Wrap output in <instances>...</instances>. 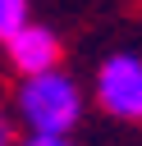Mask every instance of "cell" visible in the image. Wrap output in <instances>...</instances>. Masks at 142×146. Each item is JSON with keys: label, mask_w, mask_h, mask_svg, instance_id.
Returning a JSON list of instances; mask_svg holds the SVG:
<instances>
[{"label": "cell", "mask_w": 142, "mask_h": 146, "mask_svg": "<svg viewBox=\"0 0 142 146\" xmlns=\"http://www.w3.org/2000/svg\"><path fill=\"white\" fill-rule=\"evenodd\" d=\"M82 110H87L82 87L60 64L46 68V73L18 78L14 105H9V114H14V123L23 132H73L82 123Z\"/></svg>", "instance_id": "6da1fadb"}, {"label": "cell", "mask_w": 142, "mask_h": 146, "mask_svg": "<svg viewBox=\"0 0 142 146\" xmlns=\"http://www.w3.org/2000/svg\"><path fill=\"white\" fill-rule=\"evenodd\" d=\"M96 105L119 119V123H142V55L137 50H115L96 68Z\"/></svg>", "instance_id": "7a4b0ae2"}, {"label": "cell", "mask_w": 142, "mask_h": 146, "mask_svg": "<svg viewBox=\"0 0 142 146\" xmlns=\"http://www.w3.org/2000/svg\"><path fill=\"white\" fill-rule=\"evenodd\" d=\"M0 50H5V64L18 73V78H32V73H46V68H55L60 64V36L46 27V23H23V27H14L5 41H0Z\"/></svg>", "instance_id": "3957f363"}, {"label": "cell", "mask_w": 142, "mask_h": 146, "mask_svg": "<svg viewBox=\"0 0 142 146\" xmlns=\"http://www.w3.org/2000/svg\"><path fill=\"white\" fill-rule=\"evenodd\" d=\"M32 14H27V0H0V41L14 32V27H23Z\"/></svg>", "instance_id": "277c9868"}, {"label": "cell", "mask_w": 142, "mask_h": 146, "mask_svg": "<svg viewBox=\"0 0 142 146\" xmlns=\"http://www.w3.org/2000/svg\"><path fill=\"white\" fill-rule=\"evenodd\" d=\"M14 146H78L73 132H18Z\"/></svg>", "instance_id": "5b68a950"}, {"label": "cell", "mask_w": 142, "mask_h": 146, "mask_svg": "<svg viewBox=\"0 0 142 146\" xmlns=\"http://www.w3.org/2000/svg\"><path fill=\"white\" fill-rule=\"evenodd\" d=\"M18 132H23V128H18V123H14V114L0 105V146H14V141H18Z\"/></svg>", "instance_id": "8992f818"}]
</instances>
